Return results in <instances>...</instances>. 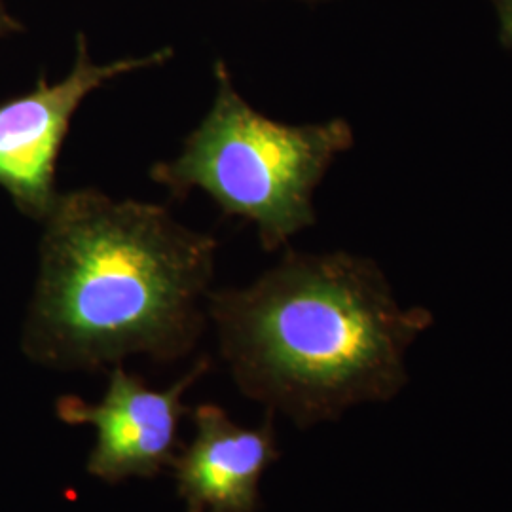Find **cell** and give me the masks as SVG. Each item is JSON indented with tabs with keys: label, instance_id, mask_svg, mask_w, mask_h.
Instances as JSON below:
<instances>
[{
	"label": "cell",
	"instance_id": "obj_7",
	"mask_svg": "<svg viewBox=\"0 0 512 512\" xmlns=\"http://www.w3.org/2000/svg\"><path fill=\"white\" fill-rule=\"evenodd\" d=\"M497 18L499 44L512 52V0H490Z\"/></svg>",
	"mask_w": 512,
	"mask_h": 512
},
{
	"label": "cell",
	"instance_id": "obj_1",
	"mask_svg": "<svg viewBox=\"0 0 512 512\" xmlns=\"http://www.w3.org/2000/svg\"><path fill=\"white\" fill-rule=\"evenodd\" d=\"M217 251V239L160 203L61 192L42 222L23 353L65 372L109 370L135 355L181 361L209 325Z\"/></svg>",
	"mask_w": 512,
	"mask_h": 512
},
{
	"label": "cell",
	"instance_id": "obj_5",
	"mask_svg": "<svg viewBox=\"0 0 512 512\" xmlns=\"http://www.w3.org/2000/svg\"><path fill=\"white\" fill-rule=\"evenodd\" d=\"M211 370V359L196 361L179 382L154 389L124 365L109 368V384L99 403L65 395L55 404L67 425H92L95 444L86 473L120 484L129 478H154L171 469L179 446L181 420L190 410L184 393Z\"/></svg>",
	"mask_w": 512,
	"mask_h": 512
},
{
	"label": "cell",
	"instance_id": "obj_6",
	"mask_svg": "<svg viewBox=\"0 0 512 512\" xmlns=\"http://www.w3.org/2000/svg\"><path fill=\"white\" fill-rule=\"evenodd\" d=\"M190 416L194 439L171 463L184 511H258L262 476L281 458L274 412L266 410L258 427H241L215 403L198 404Z\"/></svg>",
	"mask_w": 512,
	"mask_h": 512
},
{
	"label": "cell",
	"instance_id": "obj_3",
	"mask_svg": "<svg viewBox=\"0 0 512 512\" xmlns=\"http://www.w3.org/2000/svg\"><path fill=\"white\" fill-rule=\"evenodd\" d=\"M213 78L215 95L202 122L148 175L171 198L200 190L224 217L255 224L264 251L285 249L317 222L315 192L355 145L353 126L342 116L311 124L266 116L239 93L222 59Z\"/></svg>",
	"mask_w": 512,
	"mask_h": 512
},
{
	"label": "cell",
	"instance_id": "obj_8",
	"mask_svg": "<svg viewBox=\"0 0 512 512\" xmlns=\"http://www.w3.org/2000/svg\"><path fill=\"white\" fill-rule=\"evenodd\" d=\"M23 33V23L8 8V0H0V42Z\"/></svg>",
	"mask_w": 512,
	"mask_h": 512
},
{
	"label": "cell",
	"instance_id": "obj_4",
	"mask_svg": "<svg viewBox=\"0 0 512 512\" xmlns=\"http://www.w3.org/2000/svg\"><path fill=\"white\" fill-rule=\"evenodd\" d=\"M173 48L129 55L107 63L93 61L84 33L76 37L71 71L48 82L38 76L31 92L0 103V188L21 215L42 224L59 198L57 162L73 118L93 92L112 80L164 67Z\"/></svg>",
	"mask_w": 512,
	"mask_h": 512
},
{
	"label": "cell",
	"instance_id": "obj_9",
	"mask_svg": "<svg viewBox=\"0 0 512 512\" xmlns=\"http://www.w3.org/2000/svg\"><path fill=\"white\" fill-rule=\"evenodd\" d=\"M296 2H306V4H321V2H329V0H296Z\"/></svg>",
	"mask_w": 512,
	"mask_h": 512
},
{
	"label": "cell",
	"instance_id": "obj_2",
	"mask_svg": "<svg viewBox=\"0 0 512 512\" xmlns=\"http://www.w3.org/2000/svg\"><path fill=\"white\" fill-rule=\"evenodd\" d=\"M207 315L239 393L298 429L393 401L435 321L397 300L376 260L291 249L251 285L211 291Z\"/></svg>",
	"mask_w": 512,
	"mask_h": 512
}]
</instances>
